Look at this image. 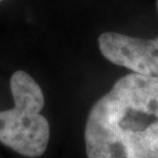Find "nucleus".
<instances>
[{"label": "nucleus", "mask_w": 158, "mask_h": 158, "mask_svg": "<svg viewBox=\"0 0 158 158\" xmlns=\"http://www.w3.org/2000/svg\"><path fill=\"white\" fill-rule=\"evenodd\" d=\"M84 141L88 158H158V77L118 79L91 107Z\"/></svg>", "instance_id": "f257e3e1"}, {"label": "nucleus", "mask_w": 158, "mask_h": 158, "mask_svg": "<svg viewBox=\"0 0 158 158\" xmlns=\"http://www.w3.org/2000/svg\"><path fill=\"white\" fill-rule=\"evenodd\" d=\"M9 86L15 107L0 112V143L22 156H42L50 135L49 123L40 114L44 106L42 89L25 71L15 72Z\"/></svg>", "instance_id": "f03ea898"}, {"label": "nucleus", "mask_w": 158, "mask_h": 158, "mask_svg": "<svg viewBox=\"0 0 158 158\" xmlns=\"http://www.w3.org/2000/svg\"><path fill=\"white\" fill-rule=\"evenodd\" d=\"M109 62L146 76L158 77V37L142 39L117 32H105L98 40Z\"/></svg>", "instance_id": "7ed1b4c3"}, {"label": "nucleus", "mask_w": 158, "mask_h": 158, "mask_svg": "<svg viewBox=\"0 0 158 158\" xmlns=\"http://www.w3.org/2000/svg\"><path fill=\"white\" fill-rule=\"evenodd\" d=\"M157 9H158V0H157Z\"/></svg>", "instance_id": "20e7f679"}, {"label": "nucleus", "mask_w": 158, "mask_h": 158, "mask_svg": "<svg viewBox=\"0 0 158 158\" xmlns=\"http://www.w3.org/2000/svg\"><path fill=\"white\" fill-rule=\"evenodd\" d=\"M0 1H2V0H0Z\"/></svg>", "instance_id": "39448f33"}]
</instances>
